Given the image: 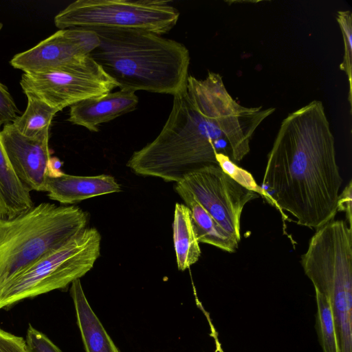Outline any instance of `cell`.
Returning <instances> with one entry per match:
<instances>
[{
    "instance_id": "6da1fadb",
    "label": "cell",
    "mask_w": 352,
    "mask_h": 352,
    "mask_svg": "<svg viewBox=\"0 0 352 352\" xmlns=\"http://www.w3.org/2000/svg\"><path fill=\"white\" fill-rule=\"evenodd\" d=\"M342 184L335 138L322 102L315 100L281 122L261 188L298 225L317 230L334 219Z\"/></svg>"
},
{
    "instance_id": "7a4b0ae2",
    "label": "cell",
    "mask_w": 352,
    "mask_h": 352,
    "mask_svg": "<svg viewBox=\"0 0 352 352\" xmlns=\"http://www.w3.org/2000/svg\"><path fill=\"white\" fill-rule=\"evenodd\" d=\"M218 153L231 157L227 140L204 113L187 81L173 95L171 111L159 135L135 151L126 166L137 175L177 183L204 166L217 164Z\"/></svg>"
},
{
    "instance_id": "3957f363",
    "label": "cell",
    "mask_w": 352,
    "mask_h": 352,
    "mask_svg": "<svg viewBox=\"0 0 352 352\" xmlns=\"http://www.w3.org/2000/svg\"><path fill=\"white\" fill-rule=\"evenodd\" d=\"M92 30L99 45L90 56L120 89L173 96L186 85L190 58L183 44L144 30Z\"/></svg>"
},
{
    "instance_id": "277c9868",
    "label": "cell",
    "mask_w": 352,
    "mask_h": 352,
    "mask_svg": "<svg viewBox=\"0 0 352 352\" xmlns=\"http://www.w3.org/2000/svg\"><path fill=\"white\" fill-rule=\"evenodd\" d=\"M75 206L42 202L15 217L0 215V290L13 277L87 227Z\"/></svg>"
},
{
    "instance_id": "5b68a950",
    "label": "cell",
    "mask_w": 352,
    "mask_h": 352,
    "mask_svg": "<svg viewBox=\"0 0 352 352\" xmlns=\"http://www.w3.org/2000/svg\"><path fill=\"white\" fill-rule=\"evenodd\" d=\"M101 235L87 227L10 279L0 290V311L21 301L63 289L92 269L100 254Z\"/></svg>"
},
{
    "instance_id": "8992f818",
    "label": "cell",
    "mask_w": 352,
    "mask_h": 352,
    "mask_svg": "<svg viewBox=\"0 0 352 352\" xmlns=\"http://www.w3.org/2000/svg\"><path fill=\"white\" fill-rule=\"evenodd\" d=\"M179 10L166 0H77L58 13L54 23L69 28H118L162 35L177 24Z\"/></svg>"
},
{
    "instance_id": "52a82bcc",
    "label": "cell",
    "mask_w": 352,
    "mask_h": 352,
    "mask_svg": "<svg viewBox=\"0 0 352 352\" xmlns=\"http://www.w3.org/2000/svg\"><path fill=\"white\" fill-rule=\"evenodd\" d=\"M187 81L204 113L227 140L232 160H242L250 151V144L255 131L275 111V108L239 104L230 95L221 76L217 73L208 72L204 80L188 76Z\"/></svg>"
},
{
    "instance_id": "ba28073f",
    "label": "cell",
    "mask_w": 352,
    "mask_h": 352,
    "mask_svg": "<svg viewBox=\"0 0 352 352\" xmlns=\"http://www.w3.org/2000/svg\"><path fill=\"white\" fill-rule=\"evenodd\" d=\"M20 85L26 96L39 99L59 111L118 87L90 54L62 69L24 73Z\"/></svg>"
},
{
    "instance_id": "9c48e42d",
    "label": "cell",
    "mask_w": 352,
    "mask_h": 352,
    "mask_svg": "<svg viewBox=\"0 0 352 352\" xmlns=\"http://www.w3.org/2000/svg\"><path fill=\"white\" fill-rule=\"evenodd\" d=\"M206 210L215 221L239 242L241 217L246 204L259 197L256 192L241 186L218 164H208L175 183Z\"/></svg>"
},
{
    "instance_id": "30bf717a",
    "label": "cell",
    "mask_w": 352,
    "mask_h": 352,
    "mask_svg": "<svg viewBox=\"0 0 352 352\" xmlns=\"http://www.w3.org/2000/svg\"><path fill=\"white\" fill-rule=\"evenodd\" d=\"M98 45L99 38L92 30H59L32 48L16 54L10 64L24 73L56 70L89 55Z\"/></svg>"
},
{
    "instance_id": "8fae6325",
    "label": "cell",
    "mask_w": 352,
    "mask_h": 352,
    "mask_svg": "<svg viewBox=\"0 0 352 352\" xmlns=\"http://www.w3.org/2000/svg\"><path fill=\"white\" fill-rule=\"evenodd\" d=\"M49 139L50 132L26 137L12 123L4 125L1 131V143L12 169L30 191L45 190L47 164L52 157Z\"/></svg>"
},
{
    "instance_id": "7c38bea8",
    "label": "cell",
    "mask_w": 352,
    "mask_h": 352,
    "mask_svg": "<svg viewBox=\"0 0 352 352\" xmlns=\"http://www.w3.org/2000/svg\"><path fill=\"white\" fill-rule=\"evenodd\" d=\"M135 92L120 89L80 101L70 107L68 120L89 131H98L100 124L134 111L138 104Z\"/></svg>"
},
{
    "instance_id": "4fadbf2b",
    "label": "cell",
    "mask_w": 352,
    "mask_h": 352,
    "mask_svg": "<svg viewBox=\"0 0 352 352\" xmlns=\"http://www.w3.org/2000/svg\"><path fill=\"white\" fill-rule=\"evenodd\" d=\"M120 190V184L110 175L76 176L63 173L58 177H47L44 192L51 200L68 205Z\"/></svg>"
},
{
    "instance_id": "5bb4252c",
    "label": "cell",
    "mask_w": 352,
    "mask_h": 352,
    "mask_svg": "<svg viewBox=\"0 0 352 352\" xmlns=\"http://www.w3.org/2000/svg\"><path fill=\"white\" fill-rule=\"evenodd\" d=\"M70 295L86 352H120L91 307L80 279L71 284Z\"/></svg>"
},
{
    "instance_id": "9a60e30c",
    "label": "cell",
    "mask_w": 352,
    "mask_h": 352,
    "mask_svg": "<svg viewBox=\"0 0 352 352\" xmlns=\"http://www.w3.org/2000/svg\"><path fill=\"white\" fill-rule=\"evenodd\" d=\"M30 192L12 169L1 143L0 130V215L12 218L31 209L34 204Z\"/></svg>"
},
{
    "instance_id": "2e32d148",
    "label": "cell",
    "mask_w": 352,
    "mask_h": 352,
    "mask_svg": "<svg viewBox=\"0 0 352 352\" xmlns=\"http://www.w3.org/2000/svg\"><path fill=\"white\" fill-rule=\"evenodd\" d=\"M175 190L190 210L198 241L234 252L239 241L222 228L192 196L182 190Z\"/></svg>"
},
{
    "instance_id": "e0dca14e",
    "label": "cell",
    "mask_w": 352,
    "mask_h": 352,
    "mask_svg": "<svg viewBox=\"0 0 352 352\" xmlns=\"http://www.w3.org/2000/svg\"><path fill=\"white\" fill-rule=\"evenodd\" d=\"M173 232L177 267L184 271L198 261L201 256L190 210L185 204H175Z\"/></svg>"
},
{
    "instance_id": "ac0fdd59",
    "label": "cell",
    "mask_w": 352,
    "mask_h": 352,
    "mask_svg": "<svg viewBox=\"0 0 352 352\" xmlns=\"http://www.w3.org/2000/svg\"><path fill=\"white\" fill-rule=\"evenodd\" d=\"M27 98V107L23 113L12 122L13 125L21 134L29 138L50 132L52 120L60 111L36 98Z\"/></svg>"
},
{
    "instance_id": "d6986e66",
    "label": "cell",
    "mask_w": 352,
    "mask_h": 352,
    "mask_svg": "<svg viewBox=\"0 0 352 352\" xmlns=\"http://www.w3.org/2000/svg\"><path fill=\"white\" fill-rule=\"evenodd\" d=\"M317 305L316 327L323 352H338L331 306L326 298L315 290Z\"/></svg>"
},
{
    "instance_id": "ffe728a7",
    "label": "cell",
    "mask_w": 352,
    "mask_h": 352,
    "mask_svg": "<svg viewBox=\"0 0 352 352\" xmlns=\"http://www.w3.org/2000/svg\"><path fill=\"white\" fill-rule=\"evenodd\" d=\"M336 20L342 32L344 43V56L339 68L344 72L349 82L348 101L352 106V14L349 10H340Z\"/></svg>"
},
{
    "instance_id": "44dd1931",
    "label": "cell",
    "mask_w": 352,
    "mask_h": 352,
    "mask_svg": "<svg viewBox=\"0 0 352 352\" xmlns=\"http://www.w3.org/2000/svg\"><path fill=\"white\" fill-rule=\"evenodd\" d=\"M216 160L222 170L236 183L261 195L270 203L268 195L257 184L250 173L237 166L228 155L223 153L216 154Z\"/></svg>"
},
{
    "instance_id": "7402d4cb",
    "label": "cell",
    "mask_w": 352,
    "mask_h": 352,
    "mask_svg": "<svg viewBox=\"0 0 352 352\" xmlns=\"http://www.w3.org/2000/svg\"><path fill=\"white\" fill-rule=\"evenodd\" d=\"M26 352H63L45 334L28 326L25 339Z\"/></svg>"
},
{
    "instance_id": "603a6c76",
    "label": "cell",
    "mask_w": 352,
    "mask_h": 352,
    "mask_svg": "<svg viewBox=\"0 0 352 352\" xmlns=\"http://www.w3.org/2000/svg\"><path fill=\"white\" fill-rule=\"evenodd\" d=\"M19 111L7 87L0 82V128L2 125L12 123Z\"/></svg>"
},
{
    "instance_id": "cb8c5ba5",
    "label": "cell",
    "mask_w": 352,
    "mask_h": 352,
    "mask_svg": "<svg viewBox=\"0 0 352 352\" xmlns=\"http://www.w3.org/2000/svg\"><path fill=\"white\" fill-rule=\"evenodd\" d=\"M0 352H26L25 339L0 329Z\"/></svg>"
},
{
    "instance_id": "d4e9b609",
    "label": "cell",
    "mask_w": 352,
    "mask_h": 352,
    "mask_svg": "<svg viewBox=\"0 0 352 352\" xmlns=\"http://www.w3.org/2000/svg\"><path fill=\"white\" fill-rule=\"evenodd\" d=\"M337 211L346 214V223L352 228V182L349 181L342 192L339 194L337 201Z\"/></svg>"
},
{
    "instance_id": "484cf974",
    "label": "cell",
    "mask_w": 352,
    "mask_h": 352,
    "mask_svg": "<svg viewBox=\"0 0 352 352\" xmlns=\"http://www.w3.org/2000/svg\"><path fill=\"white\" fill-rule=\"evenodd\" d=\"M62 164V162L58 158L51 157L47 164V177H56L62 175L63 173L60 170Z\"/></svg>"
},
{
    "instance_id": "4316f807",
    "label": "cell",
    "mask_w": 352,
    "mask_h": 352,
    "mask_svg": "<svg viewBox=\"0 0 352 352\" xmlns=\"http://www.w3.org/2000/svg\"><path fill=\"white\" fill-rule=\"evenodd\" d=\"M209 324H210V328H211L210 336L212 337H213V338L214 340V343H215V346H216V352H224L223 350L221 348L220 342H219V338H218V336H217L218 334H217L215 329L214 328L211 321H209Z\"/></svg>"
},
{
    "instance_id": "83f0119b",
    "label": "cell",
    "mask_w": 352,
    "mask_h": 352,
    "mask_svg": "<svg viewBox=\"0 0 352 352\" xmlns=\"http://www.w3.org/2000/svg\"><path fill=\"white\" fill-rule=\"evenodd\" d=\"M2 28V24L0 23V30H1Z\"/></svg>"
}]
</instances>
